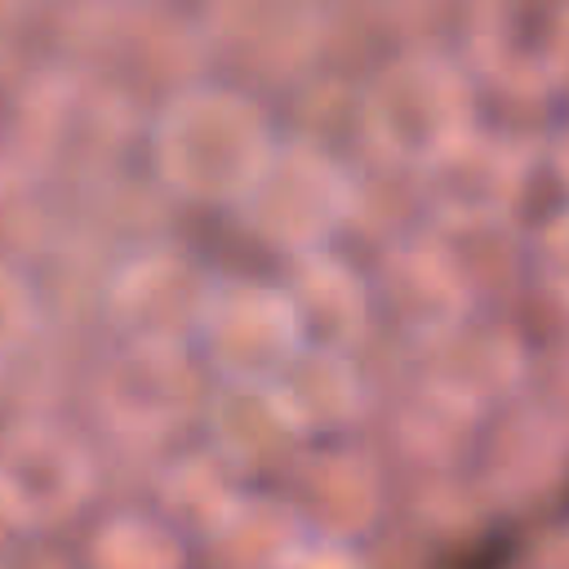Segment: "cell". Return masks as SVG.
Returning a JSON list of instances; mask_svg holds the SVG:
<instances>
[{
  "label": "cell",
  "instance_id": "6da1fadb",
  "mask_svg": "<svg viewBox=\"0 0 569 569\" xmlns=\"http://www.w3.org/2000/svg\"><path fill=\"white\" fill-rule=\"evenodd\" d=\"M98 485L89 445L49 422L22 418L0 431V507L18 533H44L67 525Z\"/></svg>",
  "mask_w": 569,
  "mask_h": 569
},
{
  "label": "cell",
  "instance_id": "7a4b0ae2",
  "mask_svg": "<svg viewBox=\"0 0 569 569\" xmlns=\"http://www.w3.org/2000/svg\"><path fill=\"white\" fill-rule=\"evenodd\" d=\"M196 347L218 382L267 387L307 347V338L284 284L218 280Z\"/></svg>",
  "mask_w": 569,
  "mask_h": 569
},
{
  "label": "cell",
  "instance_id": "3957f363",
  "mask_svg": "<svg viewBox=\"0 0 569 569\" xmlns=\"http://www.w3.org/2000/svg\"><path fill=\"white\" fill-rule=\"evenodd\" d=\"M213 271L178 249H142L102 284V311L120 342H196L213 302Z\"/></svg>",
  "mask_w": 569,
  "mask_h": 569
},
{
  "label": "cell",
  "instance_id": "277c9868",
  "mask_svg": "<svg viewBox=\"0 0 569 569\" xmlns=\"http://www.w3.org/2000/svg\"><path fill=\"white\" fill-rule=\"evenodd\" d=\"M200 405V369L182 342H120L93 369V409L111 431L160 436Z\"/></svg>",
  "mask_w": 569,
  "mask_h": 569
},
{
  "label": "cell",
  "instance_id": "5b68a950",
  "mask_svg": "<svg viewBox=\"0 0 569 569\" xmlns=\"http://www.w3.org/2000/svg\"><path fill=\"white\" fill-rule=\"evenodd\" d=\"M471 129H476L471 89L453 67H440V62L396 67L373 98L378 142L391 156L422 169L440 160L453 142H462Z\"/></svg>",
  "mask_w": 569,
  "mask_h": 569
},
{
  "label": "cell",
  "instance_id": "8992f818",
  "mask_svg": "<svg viewBox=\"0 0 569 569\" xmlns=\"http://www.w3.org/2000/svg\"><path fill=\"white\" fill-rule=\"evenodd\" d=\"M418 378L436 391L480 409L485 418L511 405L529 378V347L516 320L471 311L440 338L418 347Z\"/></svg>",
  "mask_w": 569,
  "mask_h": 569
},
{
  "label": "cell",
  "instance_id": "52a82bcc",
  "mask_svg": "<svg viewBox=\"0 0 569 569\" xmlns=\"http://www.w3.org/2000/svg\"><path fill=\"white\" fill-rule=\"evenodd\" d=\"M369 289H373V311L418 347L476 311L467 280L458 276L449 253L436 244V236L391 244L378 258Z\"/></svg>",
  "mask_w": 569,
  "mask_h": 569
},
{
  "label": "cell",
  "instance_id": "ba28073f",
  "mask_svg": "<svg viewBox=\"0 0 569 569\" xmlns=\"http://www.w3.org/2000/svg\"><path fill=\"white\" fill-rule=\"evenodd\" d=\"M284 498L298 507L316 538L356 542L378 529L387 511V480L373 453L356 445H320L298 453Z\"/></svg>",
  "mask_w": 569,
  "mask_h": 569
},
{
  "label": "cell",
  "instance_id": "9c48e42d",
  "mask_svg": "<svg viewBox=\"0 0 569 569\" xmlns=\"http://www.w3.org/2000/svg\"><path fill=\"white\" fill-rule=\"evenodd\" d=\"M347 213H351L347 178L333 164L311 160V156H293L280 169H271L267 182H258L249 200L253 227L271 244L289 249L293 258L325 249V240L347 222Z\"/></svg>",
  "mask_w": 569,
  "mask_h": 569
},
{
  "label": "cell",
  "instance_id": "30bf717a",
  "mask_svg": "<svg viewBox=\"0 0 569 569\" xmlns=\"http://www.w3.org/2000/svg\"><path fill=\"white\" fill-rule=\"evenodd\" d=\"M569 436L547 405H502L480 431V480L502 502H529L560 480Z\"/></svg>",
  "mask_w": 569,
  "mask_h": 569
},
{
  "label": "cell",
  "instance_id": "8fae6325",
  "mask_svg": "<svg viewBox=\"0 0 569 569\" xmlns=\"http://www.w3.org/2000/svg\"><path fill=\"white\" fill-rule=\"evenodd\" d=\"M529 147H516L498 133L471 129L453 142L440 160L427 164V196L440 222H471V218H511L520 169Z\"/></svg>",
  "mask_w": 569,
  "mask_h": 569
},
{
  "label": "cell",
  "instance_id": "7c38bea8",
  "mask_svg": "<svg viewBox=\"0 0 569 569\" xmlns=\"http://www.w3.org/2000/svg\"><path fill=\"white\" fill-rule=\"evenodd\" d=\"M302 338L307 347H333V351H351L365 333L373 311V289L369 280L338 253L329 249H311L298 253L284 280Z\"/></svg>",
  "mask_w": 569,
  "mask_h": 569
},
{
  "label": "cell",
  "instance_id": "4fadbf2b",
  "mask_svg": "<svg viewBox=\"0 0 569 569\" xmlns=\"http://www.w3.org/2000/svg\"><path fill=\"white\" fill-rule=\"evenodd\" d=\"M267 387L276 391L284 418L298 427L302 440L338 436L365 409L360 369L351 351H333V347H302Z\"/></svg>",
  "mask_w": 569,
  "mask_h": 569
},
{
  "label": "cell",
  "instance_id": "5bb4252c",
  "mask_svg": "<svg viewBox=\"0 0 569 569\" xmlns=\"http://www.w3.org/2000/svg\"><path fill=\"white\" fill-rule=\"evenodd\" d=\"M316 533L284 493H240L222 525L200 538L213 569H293Z\"/></svg>",
  "mask_w": 569,
  "mask_h": 569
},
{
  "label": "cell",
  "instance_id": "9a60e30c",
  "mask_svg": "<svg viewBox=\"0 0 569 569\" xmlns=\"http://www.w3.org/2000/svg\"><path fill=\"white\" fill-rule=\"evenodd\" d=\"M209 436H213V453H222L231 467H244V471L284 462L302 445L276 391L240 387V382H218V396L209 400Z\"/></svg>",
  "mask_w": 569,
  "mask_h": 569
},
{
  "label": "cell",
  "instance_id": "2e32d148",
  "mask_svg": "<svg viewBox=\"0 0 569 569\" xmlns=\"http://www.w3.org/2000/svg\"><path fill=\"white\" fill-rule=\"evenodd\" d=\"M480 431H485V413L480 409L436 391L422 378L413 382V391L405 396L400 418H396V436H400L405 453L427 462V467H449V462L476 453Z\"/></svg>",
  "mask_w": 569,
  "mask_h": 569
},
{
  "label": "cell",
  "instance_id": "e0dca14e",
  "mask_svg": "<svg viewBox=\"0 0 569 569\" xmlns=\"http://www.w3.org/2000/svg\"><path fill=\"white\" fill-rule=\"evenodd\" d=\"M236 467L222 458V453H187L178 462L164 467L160 476V516L178 529V533H196V538H209L222 516L236 507V498L244 493L231 476Z\"/></svg>",
  "mask_w": 569,
  "mask_h": 569
},
{
  "label": "cell",
  "instance_id": "ac0fdd59",
  "mask_svg": "<svg viewBox=\"0 0 569 569\" xmlns=\"http://www.w3.org/2000/svg\"><path fill=\"white\" fill-rule=\"evenodd\" d=\"M84 569H187V542L160 511H111L84 538Z\"/></svg>",
  "mask_w": 569,
  "mask_h": 569
},
{
  "label": "cell",
  "instance_id": "d6986e66",
  "mask_svg": "<svg viewBox=\"0 0 569 569\" xmlns=\"http://www.w3.org/2000/svg\"><path fill=\"white\" fill-rule=\"evenodd\" d=\"M40 307H36V289L22 276V267L0 258V360L13 356L31 333H36Z\"/></svg>",
  "mask_w": 569,
  "mask_h": 569
},
{
  "label": "cell",
  "instance_id": "ffe728a7",
  "mask_svg": "<svg viewBox=\"0 0 569 569\" xmlns=\"http://www.w3.org/2000/svg\"><path fill=\"white\" fill-rule=\"evenodd\" d=\"M533 271L542 293L569 311V209L533 236Z\"/></svg>",
  "mask_w": 569,
  "mask_h": 569
},
{
  "label": "cell",
  "instance_id": "44dd1931",
  "mask_svg": "<svg viewBox=\"0 0 569 569\" xmlns=\"http://www.w3.org/2000/svg\"><path fill=\"white\" fill-rule=\"evenodd\" d=\"M293 569H365L356 542H333V538H311L307 551L293 560Z\"/></svg>",
  "mask_w": 569,
  "mask_h": 569
},
{
  "label": "cell",
  "instance_id": "7402d4cb",
  "mask_svg": "<svg viewBox=\"0 0 569 569\" xmlns=\"http://www.w3.org/2000/svg\"><path fill=\"white\" fill-rule=\"evenodd\" d=\"M551 93L560 102H569V18L560 27V44H556V62H551Z\"/></svg>",
  "mask_w": 569,
  "mask_h": 569
},
{
  "label": "cell",
  "instance_id": "603a6c76",
  "mask_svg": "<svg viewBox=\"0 0 569 569\" xmlns=\"http://www.w3.org/2000/svg\"><path fill=\"white\" fill-rule=\"evenodd\" d=\"M551 156H556V164H560V173L569 182V124L560 133H551Z\"/></svg>",
  "mask_w": 569,
  "mask_h": 569
},
{
  "label": "cell",
  "instance_id": "cb8c5ba5",
  "mask_svg": "<svg viewBox=\"0 0 569 569\" xmlns=\"http://www.w3.org/2000/svg\"><path fill=\"white\" fill-rule=\"evenodd\" d=\"M556 4H560V9H565V13H569V0H556Z\"/></svg>",
  "mask_w": 569,
  "mask_h": 569
}]
</instances>
